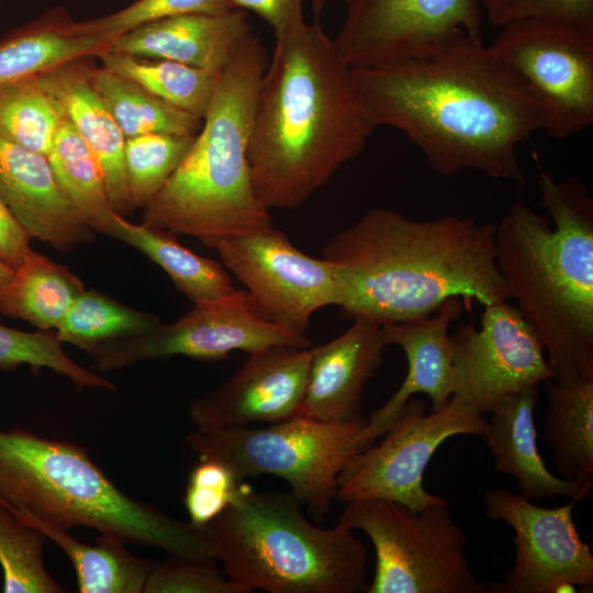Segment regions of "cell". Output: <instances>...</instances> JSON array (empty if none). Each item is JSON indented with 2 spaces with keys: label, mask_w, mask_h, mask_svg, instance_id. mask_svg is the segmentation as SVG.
Here are the masks:
<instances>
[{
  "label": "cell",
  "mask_w": 593,
  "mask_h": 593,
  "mask_svg": "<svg viewBox=\"0 0 593 593\" xmlns=\"http://www.w3.org/2000/svg\"><path fill=\"white\" fill-rule=\"evenodd\" d=\"M351 69L374 126L405 134L438 175L469 169L523 182L517 148L542 130V115L483 38L465 34L396 61Z\"/></svg>",
  "instance_id": "6da1fadb"
},
{
  "label": "cell",
  "mask_w": 593,
  "mask_h": 593,
  "mask_svg": "<svg viewBox=\"0 0 593 593\" xmlns=\"http://www.w3.org/2000/svg\"><path fill=\"white\" fill-rule=\"evenodd\" d=\"M376 128L351 67L320 19L277 36L248 149L259 199L269 210L298 209L360 155Z\"/></svg>",
  "instance_id": "7a4b0ae2"
},
{
  "label": "cell",
  "mask_w": 593,
  "mask_h": 593,
  "mask_svg": "<svg viewBox=\"0 0 593 593\" xmlns=\"http://www.w3.org/2000/svg\"><path fill=\"white\" fill-rule=\"evenodd\" d=\"M496 224L445 215L412 220L372 208L323 247L342 314L380 325L427 316L446 300L488 305L510 293L495 258Z\"/></svg>",
  "instance_id": "3957f363"
},
{
  "label": "cell",
  "mask_w": 593,
  "mask_h": 593,
  "mask_svg": "<svg viewBox=\"0 0 593 593\" xmlns=\"http://www.w3.org/2000/svg\"><path fill=\"white\" fill-rule=\"evenodd\" d=\"M547 216L516 201L496 224L499 272L539 336L558 383L593 379V198L574 177L539 175Z\"/></svg>",
  "instance_id": "277c9868"
},
{
  "label": "cell",
  "mask_w": 593,
  "mask_h": 593,
  "mask_svg": "<svg viewBox=\"0 0 593 593\" xmlns=\"http://www.w3.org/2000/svg\"><path fill=\"white\" fill-rule=\"evenodd\" d=\"M267 64L260 40L250 33L220 71L189 152L143 209V224L195 237L208 247L273 225L255 190L248 159L256 96Z\"/></svg>",
  "instance_id": "5b68a950"
},
{
  "label": "cell",
  "mask_w": 593,
  "mask_h": 593,
  "mask_svg": "<svg viewBox=\"0 0 593 593\" xmlns=\"http://www.w3.org/2000/svg\"><path fill=\"white\" fill-rule=\"evenodd\" d=\"M0 504L65 530L97 529L168 556L212 558L204 528L127 495L85 448L21 428H0Z\"/></svg>",
  "instance_id": "8992f818"
},
{
  "label": "cell",
  "mask_w": 593,
  "mask_h": 593,
  "mask_svg": "<svg viewBox=\"0 0 593 593\" xmlns=\"http://www.w3.org/2000/svg\"><path fill=\"white\" fill-rule=\"evenodd\" d=\"M211 555L247 592H367L368 555L353 529L312 524L294 494L255 491L245 482L234 502L204 527Z\"/></svg>",
  "instance_id": "52a82bcc"
},
{
  "label": "cell",
  "mask_w": 593,
  "mask_h": 593,
  "mask_svg": "<svg viewBox=\"0 0 593 593\" xmlns=\"http://www.w3.org/2000/svg\"><path fill=\"white\" fill-rule=\"evenodd\" d=\"M366 423L362 416L326 423L295 415L261 428L195 429L187 443L200 459L225 463L239 480L262 474L286 480L312 517L322 522L335 501L340 471L367 448Z\"/></svg>",
  "instance_id": "ba28073f"
},
{
  "label": "cell",
  "mask_w": 593,
  "mask_h": 593,
  "mask_svg": "<svg viewBox=\"0 0 593 593\" xmlns=\"http://www.w3.org/2000/svg\"><path fill=\"white\" fill-rule=\"evenodd\" d=\"M338 523L370 538L376 569L367 593H485L448 503L413 511L381 499L345 503Z\"/></svg>",
  "instance_id": "9c48e42d"
},
{
  "label": "cell",
  "mask_w": 593,
  "mask_h": 593,
  "mask_svg": "<svg viewBox=\"0 0 593 593\" xmlns=\"http://www.w3.org/2000/svg\"><path fill=\"white\" fill-rule=\"evenodd\" d=\"M486 425L480 410L454 396L429 413L422 399L411 398L384 439L345 465L337 478L335 501L381 499L413 511L446 503L424 488L426 467L444 441L458 435L481 436Z\"/></svg>",
  "instance_id": "30bf717a"
},
{
  "label": "cell",
  "mask_w": 593,
  "mask_h": 593,
  "mask_svg": "<svg viewBox=\"0 0 593 593\" xmlns=\"http://www.w3.org/2000/svg\"><path fill=\"white\" fill-rule=\"evenodd\" d=\"M492 51L522 79L542 131L567 138L593 123V30L523 18L503 24Z\"/></svg>",
  "instance_id": "8fae6325"
},
{
  "label": "cell",
  "mask_w": 593,
  "mask_h": 593,
  "mask_svg": "<svg viewBox=\"0 0 593 593\" xmlns=\"http://www.w3.org/2000/svg\"><path fill=\"white\" fill-rule=\"evenodd\" d=\"M277 345L311 347L312 343L270 323L246 290H235L193 303L172 323L160 322L143 335L102 344L88 354L93 368L105 372L174 356L219 360L232 351L250 354Z\"/></svg>",
  "instance_id": "7c38bea8"
},
{
  "label": "cell",
  "mask_w": 593,
  "mask_h": 593,
  "mask_svg": "<svg viewBox=\"0 0 593 593\" xmlns=\"http://www.w3.org/2000/svg\"><path fill=\"white\" fill-rule=\"evenodd\" d=\"M223 264L270 323L306 336L313 314L338 303L333 266L298 249L273 225L213 243Z\"/></svg>",
  "instance_id": "4fadbf2b"
},
{
  "label": "cell",
  "mask_w": 593,
  "mask_h": 593,
  "mask_svg": "<svg viewBox=\"0 0 593 593\" xmlns=\"http://www.w3.org/2000/svg\"><path fill=\"white\" fill-rule=\"evenodd\" d=\"M485 514L514 530L515 561L499 593H557L593 588V555L573 522L575 504L540 507L521 494L491 488L483 492Z\"/></svg>",
  "instance_id": "5bb4252c"
},
{
  "label": "cell",
  "mask_w": 593,
  "mask_h": 593,
  "mask_svg": "<svg viewBox=\"0 0 593 593\" xmlns=\"http://www.w3.org/2000/svg\"><path fill=\"white\" fill-rule=\"evenodd\" d=\"M334 42L351 68L396 61L457 36L482 38L478 0H344Z\"/></svg>",
  "instance_id": "9a60e30c"
},
{
  "label": "cell",
  "mask_w": 593,
  "mask_h": 593,
  "mask_svg": "<svg viewBox=\"0 0 593 593\" xmlns=\"http://www.w3.org/2000/svg\"><path fill=\"white\" fill-rule=\"evenodd\" d=\"M451 340L452 396L483 414L503 398L553 379L539 336L507 300L484 305L480 327L460 323Z\"/></svg>",
  "instance_id": "2e32d148"
},
{
  "label": "cell",
  "mask_w": 593,
  "mask_h": 593,
  "mask_svg": "<svg viewBox=\"0 0 593 593\" xmlns=\"http://www.w3.org/2000/svg\"><path fill=\"white\" fill-rule=\"evenodd\" d=\"M311 356L312 347L288 345L250 353L224 383L191 402L195 429L272 424L299 415Z\"/></svg>",
  "instance_id": "e0dca14e"
},
{
  "label": "cell",
  "mask_w": 593,
  "mask_h": 593,
  "mask_svg": "<svg viewBox=\"0 0 593 593\" xmlns=\"http://www.w3.org/2000/svg\"><path fill=\"white\" fill-rule=\"evenodd\" d=\"M463 307L461 299L450 298L427 316L381 325L387 345H398L404 351L407 373L392 396L367 419L362 430L367 447L389 430L413 395L426 394L432 409L452 396L454 345L449 327Z\"/></svg>",
  "instance_id": "ac0fdd59"
},
{
  "label": "cell",
  "mask_w": 593,
  "mask_h": 593,
  "mask_svg": "<svg viewBox=\"0 0 593 593\" xmlns=\"http://www.w3.org/2000/svg\"><path fill=\"white\" fill-rule=\"evenodd\" d=\"M0 198L31 239L68 251L94 237L60 188L47 156L1 136Z\"/></svg>",
  "instance_id": "d6986e66"
},
{
  "label": "cell",
  "mask_w": 593,
  "mask_h": 593,
  "mask_svg": "<svg viewBox=\"0 0 593 593\" xmlns=\"http://www.w3.org/2000/svg\"><path fill=\"white\" fill-rule=\"evenodd\" d=\"M385 346L380 324L354 318L342 335L312 347L299 415L326 423L361 416L363 389L382 365Z\"/></svg>",
  "instance_id": "ffe728a7"
},
{
  "label": "cell",
  "mask_w": 593,
  "mask_h": 593,
  "mask_svg": "<svg viewBox=\"0 0 593 593\" xmlns=\"http://www.w3.org/2000/svg\"><path fill=\"white\" fill-rule=\"evenodd\" d=\"M251 33L242 10L156 20L116 36L109 51L178 61L220 72Z\"/></svg>",
  "instance_id": "44dd1931"
},
{
  "label": "cell",
  "mask_w": 593,
  "mask_h": 593,
  "mask_svg": "<svg viewBox=\"0 0 593 593\" xmlns=\"http://www.w3.org/2000/svg\"><path fill=\"white\" fill-rule=\"evenodd\" d=\"M538 396V387L525 388L503 398L490 412L492 416L481 437L494 457L495 469L513 477L519 494L528 500H586L593 484L552 474L538 451L534 418Z\"/></svg>",
  "instance_id": "7402d4cb"
},
{
  "label": "cell",
  "mask_w": 593,
  "mask_h": 593,
  "mask_svg": "<svg viewBox=\"0 0 593 593\" xmlns=\"http://www.w3.org/2000/svg\"><path fill=\"white\" fill-rule=\"evenodd\" d=\"M91 58L63 64L37 79L59 100L67 120L97 158L111 204L124 215L135 210L124 168L126 138L91 86Z\"/></svg>",
  "instance_id": "603a6c76"
},
{
  "label": "cell",
  "mask_w": 593,
  "mask_h": 593,
  "mask_svg": "<svg viewBox=\"0 0 593 593\" xmlns=\"http://www.w3.org/2000/svg\"><path fill=\"white\" fill-rule=\"evenodd\" d=\"M112 41L82 32L65 8L54 7L0 38V87L98 57Z\"/></svg>",
  "instance_id": "cb8c5ba5"
},
{
  "label": "cell",
  "mask_w": 593,
  "mask_h": 593,
  "mask_svg": "<svg viewBox=\"0 0 593 593\" xmlns=\"http://www.w3.org/2000/svg\"><path fill=\"white\" fill-rule=\"evenodd\" d=\"M176 235L132 223L119 213L114 215L110 233L111 237L138 249L163 268L177 290L192 303L217 299L236 290L223 264L184 247Z\"/></svg>",
  "instance_id": "d4e9b609"
},
{
  "label": "cell",
  "mask_w": 593,
  "mask_h": 593,
  "mask_svg": "<svg viewBox=\"0 0 593 593\" xmlns=\"http://www.w3.org/2000/svg\"><path fill=\"white\" fill-rule=\"evenodd\" d=\"M544 433L560 477L593 484V379L562 384L544 382Z\"/></svg>",
  "instance_id": "484cf974"
},
{
  "label": "cell",
  "mask_w": 593,
  "mask_h": 593,
  "mask_svg": "<svg viewBox=\"0 0 593 593\" xmlns=\"http://www.w3.org/2000/svg\"><path fill=\"white\" fill-rule=\"evenodd\" d=\"M83 290L82 281L67 267L31 250L0 292V314L55 332Z\"/></svg>",
  "instance_id": "4316f807"
},
{
  "label": "cell",
  "mask_w": 593,
  "mask_h": 593,
  "mask_svg": "<svg viewBox=\"0 0 593 593\" xmlns=\"http://www.w3.org/2000/svg\"><path fill=\"white\" fill-rule=\"evenodd\" d=\"M40 529L69 558L80 593H144L154 561L133 555L126 542L100 534L93 545L74 538L68 530L32 517L21 518Z\"/></svg>",
  "instance_id": "83f0119b"
},
{
  "label": "cell",
  "mask_w": 593,
  "mask_h": 593,
  "mask_svg": "<svg viewBox=\"0 0 593 593\" xmlns=\"http://www.w3.org/2000/svg\"><path fill=\"white\" fill-rule=\"evenodd\" d=\"M90 82L125 138L143 134L197 135L202 125V120L103 66L91 65Z\"/></svg>",
  "instance_id": "f1b7e54d"
},
{
  "label": "cell",
  "mask_w": 593,
  "mask_h": 593,
  "mask_svg": "<svg viewBox=\"0 0 593 593\" xmlns=\"http://www.w3.org/2000/svg\"><path fill=\"white\" fill-rule=\"evenodd\" d=\"M56 179L83 221L110 236L114 211L101 167L67 118L47 154Z\"/></svg>",
  "instance_id": "f546056e"
},
{
  "label": "cell",
  "mask_w": 593,
  "mask_h": 593,
  "mask_svg": "<svg viewBox=\"0 0 593 593\" xmlns=\"http://www.w3.org/2000/svg\"><path fill=\"white\" fill-rule=\"evenodd\" d=\"M102 66L121 75L167 103L203 120L220 72L160 58L107 51Z\"/></svg>",
  "instance_id": "4dcf8cb0"
},
{
  "label": "cell",
  "mask_w": 593,
  "mask_h": 593,
  "mask_svg": "<svg viewBox=\"0 0 593 593\" xmlns=\"http://www.w3.org/2000/svg\"><path fill=\"white\" fill-rule=\"evenodd\" d=\"M159 323L154 314L126 306L94 289H85L55 333L61 343L89 353L112 340L143 335Z\"/></svg>",
  "instance_id": "1f68e13d"
},
{
  "label": "cell",
  "mask_w": 593,
  "mask_h": 593,
  "mask_svg": "<svg viewBox=\"0 0 593 593\" xmlns=\"http://www.w3.org/2000/svg\"><path fill=\"white\" fill-rule=\"evenodd\" d=\"M65 119L61 103L37 76L0 87V136L11 143L47 156Z\"/></svg>",
  "instance_id": "d6a6232c"
},
{
  "label": "cell",
  "mask_w": 593,
  "mask_h": 593,
  "mask_svg": "<svg viewBox=\"0 0 593 593\" xmlns=\"http://www.w3.org/2000/svg\"><path fill=\"white\" fill-rule=\"evenodd\" d=\"M47 537L0 504V567L4 593H63L43 559Z\"/></svg>",
  "instance_id": "836d02e7"
},
{
  "label": "cell",
  "mask_w": 593,
  "mask_h": 593,
  "mask_svg": "<svg viewBox=\"0 0 593 593\" xmlns=\"http://www.w3.org/2000/svg\"><path fill=\"white\" fill-rule=\"evenodd\" d=\"M195 135L143 134L125 139L124 168L135 209H144L189 152Z\"/></svg>",
  "instance_id": "e575fe53"
},
{
  "label": "cell",
  "mask_w": 593,
  "mask_h": 593,
  "mask_svg": "<svg viewBox=\"0 0 593 593\" xmlns=\"http://www.w3.org/2000/svg\"><path fill=\"white\" fill-rule=\"evenodd\" d=\"M61 345L53 331L24 332L0 324V370L27 365L51 369L79 389H116L113 382L72 360Z\"/></svg>",
  "instance_id": "d590c367"
},
{
  "label": "cell",
  "mask_w": 593,
  "mask_h": 593,
  "mask_svg": "<svg viewBox=\"0 0 593 593\" xmlns=\"http://www.w3.org/2000/svg\"><path fill=\"white\" fill-rule=\"evenodd\" d=\"M233 10L228 0H135L107 15L78 21L79 29L114 40L139 25L181 14H221Z\"/></svg>",
  "instance_id": "8d00e7d4"
},
{
  "label": "cell",
  "mask_w": 593,
  "mask_h": 593,
  "mask_svg": "<svg viewBox=\"0 0 593 593\" xmlns=\"http://www.w3.org/2000/svg\"><path fill=\"white\" fill-rule=\"evenodd\" d=\"M144 593H248L211 558L168 556L153 562Z\"/></svg>",
  "instance_id": "74e56055"
},
{
  "label": "cell",
  "mask_w": 593,
  "mask_h": 593,
  "mask_svg": "<svg viewBox=\"0 0 593 593\" xmlns=\"http://www.w3.org/2000/svg\"><path fill=\"white\" fill-rule=\"evenodd\" d=\"M243 483L225 463L200 459L189 473L183 497L189 523L204 528L234 502Z\"/></svg>",
  "instance_id": "f35d334b"
},
{
  "label": "cell",
  "mask_w": 593,
  "mask_h": 593,
  "mask_svg": "<svg viewBox=\"0 0 593 593\" xmlns=\"http://www.w3.org/2000/svg\"><path fill=\"white\" fill-rule=\"evenodd\" d=\"M533 18L593 30V0H517L504 24Z\"/></svg>",
  "instance_id": "ab89813d"
},
{
  "label": "cell",
  "mask_w": 593,
  "mask_h": 593,
  "mask_svg": "<svg viewBox=\"0 0 593 593\" xmlns=\"http://www.w3.org/2000/svg\"><path fill=\"white\" fill-rule=\"evenodd\" d=\"M233 10L250 11L272 27L275 36L305 21L304 0H228Z\"/></svg>",
  "instance_id": "60d3db41"
},
{
  "label": "cell",
  "mask_w": 593,
  "mask_h": 593,
  "mask_svg": "<svg viewBox=\"0 0 593 593\" xmlns=\"http://www.w3.org/2000/svg\"><path fill=\"white\" fill-rule=\"evenodd\" d=\"M30 240L0 198V259L16 268L32 250Z\"/></svg>",
  "instance_id": "b9f144b4"
},
{
  "label": "cell",
  "mask_w": 593,
  "mask_h": 593,
  "mask_svg": "<svg viewBox=\"0 0 593 593\" xmlns=\"http://www.w3.org/2000/svg\"><path fill=\"white\" fill-rule=\"evenodd\" d=\"M483 14L494 27L504 24L506 16L517 0H478Z\"/></svg>",
  "instance_id": "7bdbcfd3"
},
{
  "label": "cell",
  "mask_w": 593,
  "mask_h": 593,
  "mask_svg": "<svg viewBox=\"0 0 593 593\" xmlns=\"http://www.w3.org/2000/svg\"><path fill=\"white\" fill-rule=\"evenodd\" d=\"M13 272V268H11L9 265H7L4 261L0 259V292L2 288L5 286L8 280L10 279L11 275Z\"/></svg>",
  "instance_id": "ee69618b"
},
{
  "label": "cell",
  "mask_w": 593,
  "mask_h": 593,
  "mask_svg": "<svg viewBox=\"0 0 593 593\" xmlns=\"http://www.w3.org/2000/svg\"><path fill=\"white\" fill-rule=\"evenodd\" d=\"M325 5V0H312V10L315 19H320Z\"/></svg>",
  "instance_id": "f6af8a7d"
},
{
  "label": "cell",
  "mask_w": 593,
  "mask_h": 593,
  "mask_svg": "<svg viewBox=\"0 0 593 593\" xmlns=\"http://www.w3.org/2000/svg\"><path fill=\"white\" fill-rule=\"evenodd\" d=\"M0 4H1V0H0Z\"/></svg>",
  "instance_id": "bcb514c9"
}]
</instances>
